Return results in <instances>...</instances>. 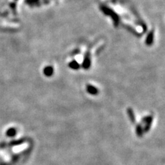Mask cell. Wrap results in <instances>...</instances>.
<instances>
[{
    "mask_svg": "<svg viewBox=\"0 0 165 165\" xmlns=\"http://www.w3.org/2000/svg\"><path fill=\"white\" fill-rule=\"evenodd\" d=\"M69 67H70L71 69H72V70H78V69L80 68V64L76 61L73 60L69 63Z\"/></svg>",
    "mask_w": 165,
    "mask_h": 165,
    "instance_id": "7",
    "label": "cell"
},
{
    "mask_svg": "<svg viewBox=\"0 0 165 165\" xmlns=\"http://www.w3.org/2000/svg\"><path fill=\"white\" fill-rule=\"evenodd\" d=\"M143 127L141 124H138L136 127V133L138 137H142L143 135Z\"/></svg>",
    "mask_w": 165,
    "mask_h": 165,
    "instance_id": "6",
    "label": "cell"
},
{
    "mask_svg": "<svg viewBox=\"0 0 165 165\" xmlns=\"http://www.w3.org/2000/svg\"><path fill=\"white\" fill-rule=\"evenodd\" d=\"M127 114L129 116V118L131 121V123H135L136 122V117H135V114H134V110L131 108H128L127 109Z\"/></svg>",
    "mask_w": 165,
    "mask_h": 165,
    "instance_id": "5",
    "label": "cell"
},
{
    "mask_svg": "<svg viewBox=\"0 0 165 165\" xmlns=\"http://www.w3.org/2000/svg\"><path fill=\"white\" fill-rule=\"evenodd\" d=\"M153 122V116H146L145 118L142 119L141 124H145V127L143 128V131L145 132L149 131L151 129V126Z\"/></svg>",
    "mask_w": 165,
    "mask_h": 165,
    "instance_id": "1",
    "label": "cell"
},
{
    "mask_svg": "<svg viewBox=\"0 0 165 165\" xmlns=\"http://www.w3.org/2000/svg\"><path fill=\"white\" fill-rule=\"evenodd\" d=\"M86 91L91 95H97L99 93V89L95 86L90 85V84L86 85Z\"/></svg>",
    "mask_w": 165,
    "mask_h": 165,
    "instance_id": "3",
    "label": "cell"
},
{
    "mask_svg": "<svg viewBox=\"0 0 165 165\" xmlns=\"http://www.w3.org/2000/svg\"><path fill=\"white\" fill-rule=\"evenodd\" d=\"M43 74L44 75L50 77V76H52L54 74V69L52 66H47L43 69Z\"/></svg>",
    "mask_w": 165,
    "mask_h": 165,
    "instance_id": "4",
    "label": "cell"
},
{
    "mask_svg": "<svg viewBox=\"0 0 165 165\" xmlns=\"http://www.w3.org/2000/svg\"><path fill=\"white\" fill-rule=\"evenodd\" d=\"M90 66H91V59H90L89 54H87V55H85V58H84L82 67V68L85 69V70H88V69H89Z\"/></svg>",
    "mask_w": 165,
    "mask_h": 165,
    "instance_id": "2",
    "label": "cell"
},
{
    "mask_svg": "<svg viewBox=\"0 0 165 165\" xmlns=\"http://www.w3.org/2000/svg\"><path fill=\"white\" fill-rule=\"evenodd\" d=\"M16 133H17V131H16V130H15V129H14V128H10V129H9L8 130L6 134L8 136L13 137V136H15Z\"/></svg>",
    "mask_w": 165,
    "mask_h": 165,
    "instance_id": "9",
    "label": "cell"
},
{
    "mask_svg": "<svg viewBox=\"0 0 165 165\" xmlns=\"http://www.w3.org/2000/svg\"><path fill=\"white\" fill-rule=\"evenodd\" d=\"M153 34L152 32H151L150 34L147 36V39H146V44L147 45H151L153 43Z\"/></svg>",
    "mask_w": 165,
    "mask_h": 165,
    "instance_id": "8",
    "label": "cell"
}]
</instances>
